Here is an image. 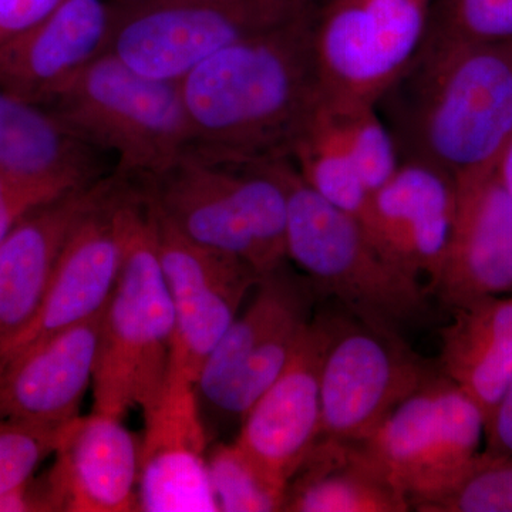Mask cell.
Here are the masks:
<instances>
[{
    "mask_svg": "<svg viewBox=\"0 0 512 512\" xmlns=\"http://www.w3.org/2000/svg\"><path fill=\"white\" fill-rule=\"evenodd\" d=\"M308 15L214 53L178 80L190 150L231 160L289 158L323 97Z\"/></svg>",
    "mask_w": 512,
    "mask_h": 512,
    "instance_id": "cell-1",
    "label": "cell"
},
{
    "mask_svg": "<svg viewBox=\"0 0 512 512\" xmlns=\"http://www.w3.org/2000/svg\"><path fill=\"white\" fill-rule=\"evenodd\" d=\"M376 109L400 160L454 178L493 168L512 133V42L476 45L427 30Z\"/></svg>",
    "mask_w": 512,
    "mask_h": 512,
    "instance_id": "cell-2",
    "label": "cell"
},
{
    "mask_svg": "<svg viewBox=\"0 0 512 512\" xmlns=\"http://www.w3.org/2000/svg\"><path fill=\"white\" fill-rule=\"evenodd\" d=\"M124 256L119 281L101 313L93 376V412L121 417L147 410L170 375L174 312L158 252L146 185L121 177Z\"/></svg>",
    "mask_w": 512,
    "mask_h": 512,
    "instance_id": "cell-3",
    "label": "cell"
},
{
    "mask_svg": "<svg viewBox=\"0 0 512 512\" xmlns=\"http://www.w3.org/2000/svg\"><path fill=\"white\" fill-rule=\"evenodd\" d=\"M143 183L157 211L195 244L235 256L261 276L289 262L282 158L231 160L188 150Z\"/></svg>",
    "mask_w": 512,
    "mask_h": 512,
    "instance_id": "cell-4",
    "label": "cell"
},
{
    "mask_svg": "<svg viewBox=\"0 0 512 512\" xmlns=\"http://www.w3.org/2000/svg\"><path fill=\"white\" fill-rule=\"evenodd\" d=\"M288 192V261L346 313L386 332L426 318L427 288L387 261L362 222L312 191L289 158L282 160Z\"/></svg>",
    "mask_w": 512,
    "mask_h": 512,
    "instance_id": "cell-5",
    "label": "cell"
},
{
    "mask_svg": "<svg viewBox=\"0 0 512 512\" xmlns=\"http://www.w3.org/2000/svg\"><path fill=\"white\" fill-rule=\"evenodd\" d=\"M77 137L136 180L163 174L191 148L178 82L154 79L104 52L43 103Z\"/></svg>",
    "mask_w": 512,
    "mask_h": 512,
    "instance_id": "cell-6",
    "label": "cell"
},
{
    "mask_svg": "<svg viewBox=\"0 0 512 512\" xmlns=\"http://www.w3.org/2000/svg\"><path fill=\"white\" fill-rule=\"evenodd\" d=\"M316 291L289 262L262 275L244 311L202 365L201 410L239 421L278 379L313 318Z\"/></svg>",
    "mask_w": 512,
    "mask_h": 512,
    "instance_id": "cell-7",
    "label": "cell"
},
{
    "mask_svg": "<svg viewBox=\"0 0 512 512\" xmlns=\"http://www.w3.org/2000/svg\"><path fill=\"white\" fill-rule=\"evenodd\" d=\"M315 9V0H138L116 8L109 52L146 76L178 82L225 47Z\"/></svg>",
    "mask_w": 512,
    "mask_h": 512,
    "instance_id": "cell-8",
    "label": "cell"
},
{
    "mask_svg": "<svg viewBox=\"0 0 512 512\" xmlns=\"http://www.w3.org/2000/svg\"><path fill=\"white\" fill-rule=\"evenodd\" d=\"M485 420L456 383L437 373L366 440L410 508L444 493L480 456Z\"/></svg>",
    "mask_w": 512,
    "mask_h": 512,
    "instance_id": "cell-9",
    "label": "cell"
},
{
    "mask_svg": "<svg viewBox=\"0 0 512 512\" xmlns=\"http://www.w3.org/2000/svg\"><path fill=\"white\" fill-rule=\"evenodd\" d=\"M434 0H329L316 10L313 53L323 96L376 104L429 30Z\"/></svg>",
    "mask_w": 512,
    "mask_h": 512,
    "instance_id": "cell-10",
    "label": "cell"
},
{
    "mask_svg": "<svg viewBox=\"0 0 512 512\" xmlns=\"http://www.w3.org/2000/svg\"><path fill=\"white\" fill-rule=\"evenodd\" d=\"M437 373L396 333L330 315L320 375V439L363 441Z\"/></svg>",
    "mask_w": 512,
    "mask_h": 512,
    "instance_id": "cell-11",
    "label": "cell"
},
{
    "mask_svg": "<svg viewBox=\"0 0 512 512\" xmlns=\"http://www.w3.org/2000/svg\"><path fill=\"white\" fill-rule=\"evenodd\" d=\"M151 205L161 268L174 312L170 370L195 382L261 275L235 256L190 241L165 220L153 201Z\"/></svg>",
    "mask_w": 512,
    "mask_h": 512,
    "instance_id": "cell-12",
    "label": "cell"
},
{
    "mask_svg": "<svg viewBox=\"0 0 512 512\" xmlns=\"http://www.w3.org/2000/svg\"><path fill=\"white\" fill-rule=\"evenodd\" d=\"M143 414L138 511H218L208 474V429L194 380L170 370Z\"/></svg>",
    "mask_w": 512,
    "mask_h": 512,
    "instance_id": "cell-13",
    "label": "cell"
},
{
    "mask_svg": "<svg viewBox=\"0 0 512 512\" xmlns=\"http://www.w3.org/2000/svg\"><path fill=\"white\" fill-rule=\"evenodd\" d=\"M330 315H313L288 366L239 424L237 446L285 490L320 439V375Z\"/></svg>",
    "mask_w": 512,
    "mask_h": 512,
    "instance_id": "cell-14",
    "label": "cell"
},
{
    "mask_svg": "<svg viewBox=\"0 0 512 512\" xmlns=\"http://www.w3.org/2000/svg\"><path fill=\"white\" fill-rule=\"evenodd\" d=\"M456 202L453 175L406 160L370 195L359 221L387 261L434 291L446 259Z\"/></svg>",
    "mask_w": 512,
    "mask_h": 512,
    "instance_id": "cell-15",
    "label": "cell"
},
{
    "mask_svg": "<svg viewBox=\"0 0 512 512\" xmlns=\"http://www.w3.org/2000/svg\"><path fill=\"white\" fill-rule=\"evenodd\" d=\"M120 183L121 175L116 173L106 197L73 229L35 318L0 349V355L103 313L123 264L124 239L117 204Z\"/></svg>",
    "mask_w": 512,
    "mask_h": 512,
    "instance_id": "cell-16",
    "label": "cell"
},
{
    "mask_svg": "<svg viewBox=\"0 0 512 512\" xmlns=\"http://www.w3.org/2000/svg\"><path fill=\"white\" fill-rule=\"evenodd\" d=\"M446 259L434 292L450 308L512 292V198L495 167L456 178Z\"/></svg>",
    "mask_w": 512,
    "mask_h": 512,
    "instance_id": "cell-17",
    "label": "cell"
},
{
    "mask_svg": "<svg viewBox=\"0 0 512 512\" xmlns=\"http://www.w3.org/2000/svg\"><path fill=\"white\" fill-rule=\"evenodd\" d=\"M100 319L0 355V419L64 426L92 387Z\"/></svg>",
    "mask_w": 512,
    "mask_h": 512,
    "instance_id": "cell-18",
    "label": "cell"
},
{
    "mask_svg": "<svg viewBox=\"0 0 512 512\" xmlns=\"http://www.w3.org/2000/svg\"><path fill=\"white\" fill-rule=\"evenodd\" d=\"M114 181L116 174L66 192L30 212L0 241V349L35 318L67 239Z\"/></svg>",
    "mask_w": 512,
    "mask_h": 512,
    "instance_id": "cell-19",
    "label": "cell"
},
{
    "mask_svg": "<svg viewBox=\"0 0 512 512\" xmlns=\"http://www.w3.org/2000/svg\"><path fill=\"white\" fill-rule=\"evenodd\" d=\"M46 474L62 512L138 511L140 439L121 417L92 412L64 426Z\"/></svg>",
    "mask_w": 512,
    "mask_h": 512,
    "instance_id": "cell-20",
    "label": "cell"
},
{
    "mask_svg": "<svg viewBox=\"0 0 512 512\" xmlns=\"http://www.w3.org/2000/svg\"><path fill=\"white\" fill-rule=\"evenodd\" d=\"M111 0H63L37 25L0 46V87L43 104L109 50Z\"/></svg>",
    "mask_w": 512,
    "mask_h": 512,
    "instance_id": "cell-21",
    "label": "cell"
},
{
    "mask_svg": "<svg viewBox=\"0 0 512 512\" xmlns=\"http://www.w3.org/2000/svg\"><path fill=\"white\" fill-rule=\"evenodd\" d=\"M409 501L363 441L319 439L286 487V512H406Z\"/></svg>",
    "mask_w": 512,
    "mask_h": 512,
    "instance_id": "cell-22",
    "label": "cell"
},
{
    "mask_svg": "<svg viewBox=\"0 0 512 512\" xmlns=\"http://www.w3.org/2000/svg\"><path fill=\"white\" fill-rule=\"evenodd\" d=\"M441 330V373L480 407L485 423L512 382V296L454 309Z\"/></svg>",
    "mask_w": 512,
    "mask_h": 512,
    "instance_id": "cell-23",
    "label": "cell"
},
{
    "mask_svg": "<svg viewBox=\"0 0 512 512\" xmlns=\"http://www.w3.org/2000/svg\"><path fill=\"white\" fill-rule=\"evenodd\" d=\"M97 153L52 110L0 87V170L86 185L101 178Z\"/></svg>",
    "mask_w": 512,
    "mask_h": 512,
    "instance_id": "cell-24",
    "label": "cell"
},
{
    "mask_svg": "<svg viewBox=\"0 0 512 512\" xmlns=\"http://www.w3.org/2000/svg\"><path fill=\"white\" fill-rule=\"evenodd\" d=\"M289 160L319 197L357 220L362 218L372 194L357 173L323 97L296 138Z\"/></svg>",
    "mask_w": 512,
    "mask_h": 512,
    "instance_id": "cell-25",
    "label": "cell"
},
{
    "mask_svg": "<svg viewBox=\"0 0 512 512\" xmlns=\"http://www.w3.org/2000/svg\"><path fill=\"white\" fill-rule=\"evenodd\" d=\"M360 178L373 194L402 164L396 143L376 104L338 101L323 96Z\"/></svg>",
    "mask_w": 512,
    "mask_h": 512,
    "instance_id": "cell-26",
    "label": "cell"
},
{
    "mask_svg": "<svg viewBox=\"0 0 512 512\" xmlns=\"http://www.w3.org/2000/svg\"><path fill=\"white\" fill-rule=\"evenodd\" d=\"M208 474L218 511H284L285 490L272 483L235 441L210 448Z\"/></svg>",
    "mask_w": 512,
    "mask_h": 512,
    "instance_id": "cell-27",
    "label": "cell"
},
{
    "mask_svg": "<svg viewBox=\"0 0 512 512\" xmlns=\"http://www.w3.org/2000/svg\"><path fill=\"white\" fill-rule=\"evenodd\" d=\"M416 510L512 512V457L493 456L481 451L460 480Z\"/></svg>",
    "mask_w": 512,
    "mask_h": 512,
    "instance_id": "cell-28",
    "label": "cell"
},
{
    "mask_svg": "<svg viewBox=\"0 0 512 512\" xmlns=\"http://www.w3.org/2000/svg\"><path fill=\"white\" fill-rule=\"evenodd\" d=\"M429 30L457 42H512V0H440Z\"/></svg>",
    "mask_w": 512,
    "mask_h": 512,
    "instance_id": "cell-29",
    "label": "cell"
},
{
    "mask_svg": "<svg viewBox=\"0 0 512 512\" xmlns=\"http://www.w3.org/2000/svg\"><path fill=\"white\" fill-rule=\"evenodd\" d=\"M64 426L0 419V494L25 483L55 454Z\"/></svg>",
    "mask_w": 512,
    "mask_h": 512,
    "instance_id": "cell-30",
    "label": "cell"
},
{
    "mask_svg": "<svg viewBox=\"0 0 512 512\" xmlns=\"http://www.w3.org/2000/svg\"><path fill=\"white\" fill-rule=\"evenodd\" d=\"M77 187L82 185L30 180L0 170V241L30 212Z\"/></svg>",
    "mask_w": 512,
    "mask_h": 512,
    "instance_id": "cell-31",
    "label": "cell"
},
{
    "mask_svg": "<svg viewBox=\"0 0 512 512\" xmlns=\"http://www.w3.org/2000/svg\"><path fill=\"white\" fill-rule=\"evenodd\" d=\"M63 0H0V46L33 28Z\"/></svg>",
    "mask_w": 512,
    "mask_h": 512,
    "instance_id": "cell-32",
    "label": "cell"
},
{
    "mask_svg": "<svg viewBox=\"0 0 512 512\" xmlns=\"http://www.w3.org/2000/svg\"><path fill=\"white\" fill-rule=\"evenodd\" d=\"M0 512H62L47 476L10 488L0 494Z\"/></svg>",
    "mask_w": 512,
    "mask_h": 512,
    "instance_id": "cell-33",
    "label": "cell"
},
{
    "mask_svg": "<svg viewBox=\"0 0 512 512\" xmlns=\"http://www.w3.org/2000/svg\"><path fill=\"white\" fill-rule=\"evenodd\" d=\"M485 453L512 457V382L485 423Z\"/></svg>",
    "mask_w": 512,
    "mask_h": 512,
    "instance_id": "cell-34",
    "label": "cell"
},
{
    "mask_svg": "<svg viewBox=\"0 0 512 512\" xmlns=\"http://www.w3.org/2000/svg\"><path fill=\"white\" fill-rule=\"evenodd\" d=\"M495 174L512 198V133L495 163Z\"/></svg>",
    "mask_w": 512,
    "mask_h": 512,
    "instance_id": "cell-35",
    "label": "cell"
},
{
    "mask_svg": "<svg viewBox=\"0 0 512 512\" xmlns=\"http://www.w3.org/2000/svg\"><path fill=\"white\" fill-rule=\"evenodd\" d=\"M114 3L116 8H126V6L133 5V3L138 2V0H111Z\"/></svg>",
    "mask_w": 512,
    "mask_h": 512,
    "instance_id": "cell-36",
    "label": "cell"
}]
</instances>
